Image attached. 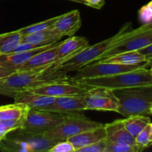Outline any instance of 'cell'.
Wrapping results in <instances>:
<instances>
[{
    "label": "cell",
    "instance_id": "7402d4cb",
    "mask_svg": "<svg viewBox=\"0 0 152 152\" xmlns=\"http://www.w3.org/2000/svg\"><path fill=\"white\" fill-rule=\"evenodd\" d=\"M29 108L24 104L16 103L0 106V120H25Z\"/></svg>",
    "mask_w": 152,
    "mask_h": 152
},
{
    "label": "cell",
    "instance_id": "6da1fadb",
    "mask_svg": "<svg viewBox=\"0 0 152 152\" xmlns=\"http://www.w3.org/2000/svg\"><path fill=\"white\" fill-rule=\"evenodd\" d=\"M71 77L62 71L39 68L16 71L0 79V94L14 97L16 94L43 84L59 81H70Z\"/></svg>",
    "mask_w": 152,
    "mask_h": 152
},
{
    "label": "cell",
    "instance_id": "44dd1931",
    "mask_svg": "<svg viewBox=\"0 0 152 152\" xmlns=\"http://www.w3.org/2000/svg\"><path fill=\"white\" fill-rule=\"evenodd\" d=\"M145 61V59L143 55L141 54L138 50H133V51H126L118 53L96 62H112V63L122 64V65H134Z\"/></svg>",
    "mask_w": 152,
    "mask_h": 152
},
{
    "label": "cell",
    "instance_id": "8992f818",
    "mask_svg": "<svg viewBox=\"0 0 152 152\" xmlns=\"http://www.w3.org/2000/svg\"><path fill=\"white\" fill-rule=\"evenodd\" d=\"M56 142L44 134H33L19 131L15 136L10 138L6 137L0 141V150L19 152L48 151Z\"/></svg>",
    "mask_w": 152,
    "mask_h": 152
},
{
    "label": "cell",
    "instance_id": "30bf717a",
    "mask_svg": "<svg viewBox=\"0 0 152 152\" xmlns=\"http://www.w3.org/2000/svg\"><path fill=\"white\" fill-rule=\"evenodd\" d=\"M86 109L114 111L118 113L120 102L113 90L105 88H91L84 94Z\"/></svg>",
    "mask_w": 152,
    "mask_h": 152
},
{
    "label": "cell",
    "instance_id": "9a60e30c",
    "mask_svg": "<svg viewBox=\"0 0 152 152\" xmlns=\"http://www.w3.org/2000/svg\"><path fill=\"white\" fill-rule=\"evenodd\" d=\"M108 142L117 144L136 145L135 138L126 130L123 120H117L104 125Z\"/></svg>",
    "mask_w": 152,
    "mask_h": 152
},
{
    "label": "cell",
    "instance_id": "8d00e7d4",
    "mask_svg": "<svg viewBox=\"0 0 152 152\" xmlns=\"http://www.w3.org/2000/svg\"><path fill=\"white\" fill-rule=\"evenodd\" d=\"M151 115H152V108L151 109Z\"/></svg>",
    "mask_w": 152,
    "mask_h": 152
},
{
    "label": "cell",
    "instance_id": "74e56055",
    "mask_svg": "<svg viewBox=\"0 0 152 152\" xmlns=\"http://www.w3.org/2000/svg\"><path fill=\"white\" fill-rule=\"evenodd\" d=\"M1 139H0V141H1Z\"/></svg>",
    "mask_w": 152,
    "mask_h": 152
},
{
    "label": "cell",
    "instance_id": "836d02e7",
    "mask_svg": "<svg viewBox=\"0 0 152 152\" xmlns=\"http://www.w3.org/2000/svg\"><path fill=\"white\" fill-rule=\"evenodd\" d=\"M69 1H76V2H79L81 3V4H84L86 5V3L85 1V0H69Z\"/></svg>",
    "mask_w": 152,
    "mask_h": 152
},
{
    "label": "cell",
    "instance_id": "52a82bcc",
    "mask_svg": "<svg viewBox=\"0 0 152 152\" xmlns=\"http://www.w3.org/2000/svg\"><path fill=\"white\" fill-rule=\"evenodd\" d=\"M152 44V22H147L135 30H131L123 39L105 50L97 61L126 51L139 50Z\"/></svg>",
    "mask_w": 152,
    "mask_h": 152
},
{
    "label": "cell",
    "instance_id": "d4e9b609",
    "mask_svg": "<svg viewBox=\"0 0 152 152\" xmlns=\"http://www.w3.org/2000/svg\"><path fill=\"white\" fill-rule=\"evenodd\" d=\"M60 16H56L50 19H46V20L42 21V22H39L38 23L33 24V25H28V26L24 27V28H20V29L17 30L22 35H26V34H32V33L37 32V31H42V30L46 29L48 28L53 26L55 22L58 20Z\"/></svg>",
    "mask_w": 152,
    "mask_h": 152
},
{
    "label": "cell",
    "instance_id": "d6986e66",
    "mask_svg": "<svg viewBox=\"0 0 152 152\" xmlns=\"http://www.w3.org/2000/svg\"><path fill=\"white\" fill-rule=\"evenodd\" d=\"M105 138H106V132L103 126L85 131L82 133L69 138L68 140L73 144L76 151H78L80 148L91 145Z\"/></svg>",
    "mask_w": 152,
    "mask_h": 152
},
{
    "label": "cell",
    "instance_id": "2e32d148",
    "mask_svg": "<svg viewBox=\"0 0 152 152\" xmlns=\"http://www.w3.org/2000/svg\"><path fill=\"white\" fill-rule=\"evenodd\" d=\"M81 25L82 19L80 10H73L60 15L53 27L59 31L63 37L65 36H74V34L78 31Z\"/></svg>",
    "mask_w": 152,
    "mask_h": 152
},
{
    "label": "cell",
    "instance_id": "7a4b0ae2",
    "mask_svg": "<svg viewBox=\"0 0 152 152\" xmlns=\"http://www.w3.org/2000/svg\"><path fill=\"white\" fill-rule=\"evenodd\" d=\"M71 81L86 89L100 87L114 91L152 85V74L147 68H141L132 71L106 77L81 78L77 80H74L71 77Z\"/></svg>",
    "mask_w": 152,
    "mask_h": 152
},
{
    "label": "cell",
    "instance_id": "3957f363",
    "mask_svg": "<svg viewBox=\"0 0 152 152\" xmlns=\"http://www.w3.org/2000/svg\"><path fill=\"white\" fill-rule=\"evenodd\" d=\"M131 28L132 24L130 22L125 24L119 32L113 37L99 42L94 45H88L71 58L56 64L52 68V69L68 73L78 71L83 67L96 62L105 50L112 48L119 42L123 39L131 31Z\"/></svg>",
    "mask_w": 152,
    "mask_h": 152
},
{
    "label": "cell",
    "instance_id": "f35d334b",
    "mask_svg": "<svg viewBox=\"0 0 152 152\" xmlns=\"http://www.w3.org/2000/svg\"><path fill=\"white\" fill-rule=\"evenodd\" d=\"M0 55H1V53H0Z\"/></svg>",
    "mask_w": 152,
    "mask_h": 152
},
{
    "label": "cell",
    "instance_id": "e0dca14e",
    "mask_svg": "<svg viewBox=\"0 0 152 152\" xmlns=\"http://www.w3.org/2000/svg\"><path fill=\"white\" fill-rule=\"evenodd\" d=\"M13 99L16 103L24 104L30 108L42 110L52 105L56 98L26 90L16 94Z\"/></svg>",
    "mask_w": 152,
    "mask_h": 152
},
{
    "label": "cell",
    "instance_id": "f1b7e54d",
    "mask_svg": "<svg viewBox=\"0 0 152 152\" xmlns=\"http://www.w3.org/2000/svg\"><path fill=\"white\" fill-rule=\"evenodd\" d=\"M108 145L106 138L78 150V152H105Z\"/></svg>",
    "mask_w": 152,
    "mask_h": 152
},
{
    "label": "cell",
    "instance_id": "4dcf8cb0",
    "mask_svg": "<svg viewBox=\"0 0 152 152\" xmlns=\"http://www.w3.org/2000/svg\"><path fill=\"white\" fill-rule=\"evenodd\" d=\"M138 51L141 54L143 55L145 59V61H147L150 65H152V44L144 48L140 49Z\"/></svg>",
    "mask_w": 152,
    "mask_h": 152
},
{
    "label": "cell",
    "instance_id": "7c38bea8",
    "mask_svg": "<svg viewBox=\"0 0 152 152\" xmlns=\"http://www.w3.org/2000/svg\"><path fill=\"white\" fill-rule=\"evenodd\" d=\"M84 94L56 97L52 105L42 110L67 114L86 111Z\"/></svg>",
    "mask_w": 152,
    "mask_h": 152
},
{
    "label": "cell",
    "instance_id": "ac0fdd59",
    "mask_svg": "<svg viewBox=\"0 0 152 152\" xmlns=\"http://www.w3.org/2000/svg\"><path fill=\"white\" fill-rule=\"evenodd\" d=\"M57 42H58L55 43H52V44L46 45L42 46V47H40L39 48L34 49V50H31L17 52V53H8V54H1L0 55V65L15 70L16 67L25 63V62H27L28 59H31L35 54L50 48L53 46H54Z\"/></svg>",
    "mask_w": 152,
    "mask_h": 152
},
{
    "label": "cell",
    "instance_id": "277c9868",
    "mask_svg": "<svg viewBox=\"0 0 152 152\" xmlns=\"http://www.w3.org/2000/svg\"><path fill=\"white\" fill-rule=\"evenodd\" d=\"M120 102L118 113L126 117L151 115L152 85L114 90Z\"/></svg>",
    "mask_w": 152,
    "mask_h": 152
},
{
    "label": "cell",
    "instance_id": "83f0119b",
    "mask_svg": "<svg viewBox=\"0 0 152 152\" xmlns=\"http://www.w3.org/2000/svg\"><path fill=\"white\" fill-rule=\"evenodd\" d=\"M150 132H151V123L147 125L140 133L135 137V142L139 147L142 149L148 148L152 143L150 142Z\"/></svg>",
    "mask_w": 152,
    "mask_h": 152
},
{
    "label": "cell",
    "instance_id": "ffe728a7",
    "mask_svg": "<svg viewBox=\"0 0 152 152\" xmlns=\"http://www.w3.org/2000/svg\"><path fill=\"white\" fill-rule=\"evenodd\" d=\"M62 36L53 26L32 34L22 35V42L36 45L42 47L46 45L59 42Z\"/></svg>",
    "mask_w": 152,
    "mask_h": 152
},
{
    "label": "cell",
    "instance_id": "d590c367",
    "mask_svg": "<svg viewBox=\"0 0 152 152\" xmlns=\"http://www.w3.org/2000/svg\"><path fill=\"white\" fill-rule=\"evenodd\" d=\"M149 71H150V72H151V74H152V67H151V69L149 70Z\"/></svg>",
    "mask_w": 152,
    "mask_h": 152
},
{
    "label": "cell",
    "instance_id": "5bb4252c",
    "mask_svg": "<svg viewBox=\"0 0 152 152\" xmlns=\"http://www.w3.org/2000/svg\"><path fill=\"white\" fill-rule=\"evenodd\" d=\"M89 45L87 39L83 37L71 36L67 39L60 42L56 50V62L53 67L65 59L71 58Z\"/></svg>",
    "mask_w": 152,
    "mask_h": 152
},
{
    "label": "cell",
    "instance_id": "cb8c5ba5",
    "mask_svg": "<svg viewBox=\"0 0 152 152\" xmlns=\"http://www.w3.org/2000/svg\"><path fill=\"white\" fill-rule=\"evenodd\" d=\"M123 123L126 130L135 138L147 125L151 123V119L148 116H131L124 119Z\"/></svg>",
    "mask_w": 152,
    "mask_h": 152
},
{
    "label": "cell",
    "instance_id": "f546056e",
    "mask_svg": "<svg viewBox=\"0 0 152 152\" xmlns=\"http://www.w3.org/2000/svg\"><path fill=\"white\" fill-rule=\"evenodd\" d=\"M49 152H75L76 150L74 145L70 141H59L49 149Z\"/></svg>",
    "mask_w": 152,
    "mask_h": 152
},
{
    "label": "cell",
    "instance_id": "9c48e42d",
    "mask_svg": "<svg viewBox=\"0 0 152 152\" xmlns=\"http://www.w3.org/2000/svg\"><path fill=\"white\" fill-rule=\"evenodd\" d=\"M148 66H150V65L147 61L134 65H122L112 62H94L77 71L75 76L73 77L72 79L77 80L81 78L106 77L132 71L141 68H147Z\"/></svg>",
    "mask_w": 152,
    "mask_h": 152
},
{
    "label": "cell",
    "instance_id": "ba28073f",
    "mask_svg": "<svg viewBox=\"0 0 152 152\" xmlns=\"http://www.w3.org/2000/svg\"><path fill=\"white\" fill-rule=\"evenodd\" d=\"M67 116V114L29 108L22 127L18 130L24 133L44 134L59 124Z\"/></svg>",
    "mask_w": 152,
    "mask_h": 152
},
{
    "label": "cell",
    "instance_id": "8fae6325",
    "mask_svg": "<svg viewBox=\"0 0 152 152\" xmlns=\"http://www.w3.org/2000/svg\"><path fill=\"white\" fill-rule=\"evenodd\" d=\"M28 90L40 94L56 98L59 96L86 93L88 89L80 87L70 80V81H59L43 84L31 88Z\"/></svg>",
    "mask_w": 152,
    "mask_h": 152
},
{
    "label": "cell",
    "instance_id": "4316f807",
    "mask_svg": "<svg viewBox=\"0 0 152 152\" xmlns=\"http://www.w3.org/2000/svg\"><path fill=\"white\" fill-rule=\"evenodd\" d=\"M142 151L143 149L136 145L117 144L108 142L105 152H140Z\"/></svg>",
    "mask_w": 152,
    "mask_h": 152
},
{
    "label": "cell",
    "instance_id": "1f68e13d",
    "mask_svg": "<svg viewBox=\"0 0 152 152\" xmlns=\"http://www.w3.org/2000/svg\"><path fill=\"white\" fill-rule=\"evenodd\" d=\"M86 5L96 9L102 8L105 4V0H85Z\"/></svg>",
    "mask_w": 152,
    "mask_h": 152
},
{
    "label": "cell",
    "instance_id": "484cf974",
    "mask_svg": "<svg viewBox=\"0 0 152 152\" xmlns=\"http://www.w3.org/2000/svg\"><path fill=\"white\" fill-rule=\"evenodd\" d=\"M23 122L24 120H0V139H4L9 133L20 129Z\"/></svg>",
    "mask_w": 152,
    "mask_h": 152
},
{
    "label": "cell",
    "instance_id": "d6a6232c",
    "mask_svg": "<svg viewBox=\"0 0 152 152\" xmlns=\"http://www.w3.org/2000/svg\"><path fill=\"white\" fill-rule=\"evenodd\" d=\"M15 72H16V71H15L14 69L6 68V67L0 65V79L3 78V77H7V76L10 75V74H13V73Z\"/></svg>",
    "mask_w": 152,
    "mask_h": 152
},
{
    "label": "cell",
    "instance_id": "603a6c76",
    "mask_svg": "<svg viewBox=\"0 0 152 152\" xmlns=\"http://www.w3.org/2000/svg\"><path fill=\"white\" fill-rule=\"evenodd\" d=\"M22 35L16 30L11 32L0 34V53L8 54L13 52L22 42Z\"/></svg>",
    "mask_w": 152,
    "mask_h": 152
},
{
    "label": "cell",
    "instance_id": "e575fe53",
    "mask_svg": "<svg viewBox=\"0 0 152 152\" xmlns=\"http://www.w3.org/2000/svg\"><path fill=\"white\" fill-rule=\"evenodd\" d=\"M150 142L152 143V123H151V132H150Z\"/></svg>",
    "mask_w": 152,
    "mask_h": 152
},
{
    "label": "cell",
    "instance_id": "5b68a950",
    "mask_svg": "<svg viewBox=\"0 0 152 152\" xmlns=\"http://www.w3.org/2000/svg\"><path fill=\"white\" fill-rule=\"evenodd\" d=\"M103 126L102 123L93 121L80 113L69 114L59 124L48 131L44 135L50 140L59 142L67 140L85 131Z\"/></svg>",
    "mask_w": 152,
    "mask_h": 152
},
{
    "label": "cell",
    "instance_id": "4fadbf2b",
    "mask_svg": "<svg viewBox=\"0 0 152 152\" xmlns=\"http://www.w3.org/2000/svg\"><path fill=\"white\" fill-rule=\"evenodd\" d=\"M60 42H58L54 46L48 50L37 53L22 65L15 68L16 71H28V70L39 69V68H53L56 62V55L58 46Z\"/></svg>",
    "mask_w": 152,
    "mask_h": 152
}]
</instances>
